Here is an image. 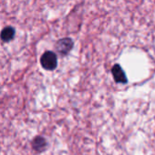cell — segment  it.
Masks as SVG:
<instances>
[{"label": "cell", "mask_w": 155, "mask_h": 155, "mask_svg": "<svg viewBox=\"0 0 155 155\" xmlns=\"http://www.w3.org/2000/svg\"><path fill=\"white\" fill-rule=\"evenodd\" d=\"M41 66L47 70H53L58 65V58L54 52L46 51L40 58Z\"/></svg>", "instance_id": "cell-1"}, {"label": "cell", "mask_w": 155, "mask_h": 155, "mask_svg": "<svg viewBox=\"0 0 155 155\" xmlns=\"http://www.w3.org/2000/svg\"><path fill=\"white\" fill-rule=\"evenodd\" d=\"M72 48H73V41L69 38L59 39L56 44V50L62 55L68 54L72 49Z\"/></svg>", "instance_id": "cell-2"}, {"label": "cell", "mask_w": 155, "mask_h": 155, "mask_svg": "<svg viewBox=\"0 0 155 155\" xmlns=\"http://www.w3.org/2000/svg\"><path fill=\"white\" fill-rule=\"evenodd\" d=\"M15 35H16V29L13 27L8 26L2 29L1 33H0V38H1L3 42L8 43L14 39Z\"/></svg>", "instance_id": "cell-3"}, {"label": "cell", "mask_w": 155, "mask_h": 155, "mask_svg": "<svg viewBox=\"0 0 155 155\" xmlns=\"http://www.w3.org/2000/svg\"><path fill=\"white\" fill-rule=\"evenodd\" d=\"M112 74L114 77V80L117 82H120V83L127 82V78L125 76V73L120 65H114V67L112 68Z\"/></svg>", "instance_id": "cell-4"}, {"label": "cell", "mask_w": 155, "mask_h": 155, "mask_svg": "<svg viewBox=\"0 0 155 155\" xmlns=\"http://www.w3.org/2000/svg\"><path fill=\"white\" fill-rule=\"evenodd\" d=\"M47 145V142L45 140L44 138L42 137H36L32 142V146H33V149H35L36 150L38 151H41L45 149Z\"/></svg>", "instance_id": "cell-5"}]
</instances>
